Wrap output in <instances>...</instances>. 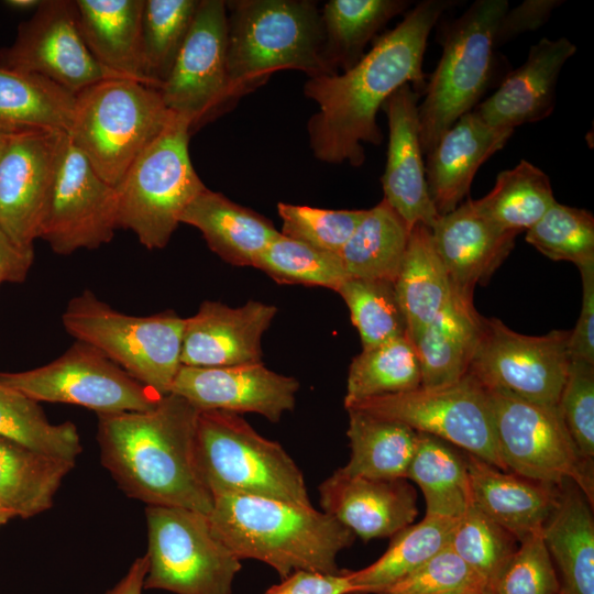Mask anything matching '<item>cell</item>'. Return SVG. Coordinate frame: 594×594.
I'll return each mask as SVG.
<instances>
[{"label": "cell", "instance_id": "6da1fadb", "mask_svg": "<svg viewBox=\"0 0 594 594\" xmlns=\"http://www.w3.org/2000/svg\"><path fill=\"white\" fill-rule=\"evenodd\" d=\"M450 6L451 1L446 0L419 2L352 68L308 78L304 94L317 103L318 112L308 120L307 132L317 160L359 167L365 160L363 143H382L377 112L406 84L424 94L427 82L422 62L428 36Z\"/></svg>", "mask_w": 594, "mask_h": 594}, {"label": "cell", "instance_id": "7a4b0ae2", "mask_svg": "<svg viewBox=\"0 0 594 594\" xmlns=\"http://www.w3.org/2000/svg\"><path fill=\"white\" fill-rule=\"evenodd\" d=\"M198 415L195 406L173 393L147 410L99 414L102 465L128 496L147 506L208 515L213 496L196 463Z\"/></svg>", "mask_w": 594, "mask_h": 594}, {"label": "cell", "instance_id": "3957f363", "mask_svg": "<svg viewBox=\"0 0 594 594\" xmlns=\"http://www.w3.org/2000/svg\"><path fill=\"white\" fill-rule=\"evenodd\" d=\"M208 519L240 560L264 562L280 579L296 571L338 573V553L354 541V534L324 512L261 496L216 495Z\"/></svg>", "mask_w": 594, "mask_h": 594}, {"label": "cell", "instance_id": "277c9868", "mask_svg": "<svg viewBox=\"0 0 594 594\" xmlns=\"http://www.w3.org/2000/svg\"><path fill=\"white\" fill-rule=\"evenodd\" d=\"M227 6V69L237 101L274 73L334 75L324 55L321 12L311 0H233Z\"/></svg>", "mask_w": 594, "mask_h": 594}, {"label": "cell", "instance_id": "5b68a950", "mask_svg": "<svg viewBox=\"0 0 594 594\" xmlns=\"http://www.w3.org/2000/svg\"><path fill=\"white\" fill-rule=\"evenodd\" d=\"M173 116L157 89L130 78H109L75 96L67 136L98 175L116 187Z\"/></svg>", "mask_w": 594, "mask_h": 594}, {"label": "cell", "instance_id": "8992f818", "mask_svg": "<svg viewBox=\"0 0 594 594\" xmlns=\"http://www.w3.org/2000/svg\"><path fill=\"white\" fill-rule=\"evenodd\" d=\"M195 454L212 496L251 495L312 506L298 465L278 442L261 436L239 414L199 411Z\"/></svg>", "mask_w": 594, "mask_h": 594}, {"label": "cell", "instance_id": "52a82bcc", "mask_svg": "<svg viewBox=\"0 0 594 594\" xmlns=\"http://www.w3.org/2000/svg\"><path fill=\"white\" fill-rule=\"evenodd\" d=\"M190 121L174 113L116 188L118 229L148 250L165 248L187 206L207 187L189 156Z\"/></svg>", "mask_w": 594, "mask_h": 594}, {"label": "cell", "instance_id": "ba28073f", "mask_svg": "<svg viewBox=\"0 0 594 594\" xmlns=\"http://www.w3.org/2000/svg\"><path fill=\"white\" fill-rule=\"evenodd\" d=\"M62 322L76 341L96 348L140 383L161 396L170 393L185 328L175 311L132 316L86 289L68 301Z\"/></svg>", "mask_w": 594, "mask_h": 594}, {"label": "cell", "instance_id": "9c48e42d", "mask_svg": "<svg viewBox=\"0 0 594 594\" xmlns=\"http://www.w3.org/2000/svg\"><path fill=\"white\" fill-rule=\"evenodd\" d=\"M508 7L506 0H477L449 25L442 55L418 105L424 154L479 105L490 87L496 69L495 32Z\"/></svg>", "mask_w": 594, "mask_h": 594}, {"label": "cell", "instance_id": "30bf717a", "mask_svg": "<svg viewBox=\"0 0 594 594\" xmlns=\"http://www.w3.org/2000/svg\"><path fill=\"white\" fill-rule=\"evenodd\" d=\"M147 572L144 590L175 594H231L241 560L213 531L208 515L146 506Z\"/></svg>", "mask_w": 594, "mask_h": 594}, {"label": "cell", "instance_id": "8fae6325", "mask_svg": "<svg viewBox=\"0 0 594 594\" xmlns=\"http://www.w3.org/2000/svg\"><path fill=\"white\" fill-rule=\"evenodd\" d=\"M486 391L506 471L553 486L572 481L593 504V463L581 457L558 405Z\"/></svg>", "mask_w": 594, "mask_h": 594}, {"label": "cell", "instance_id": "7c38bea8", "mask_svg": "<svg viewBox=\"0 0 594 594\" xmlns=\"http://www.w3.org/2000/svg\"><path fill=\"white\" fill-rule=\"evenodd\" d=\"M350 408L405 424L506 471L488 393L469 374L447 386L372 397Z\"/></svg>", "mask_w": 594, "mask_h": 594}, {"label": "cell", "instance_id": "4fadbf2b", "mask_svg": "<svg viewBox=\"0 0 594 594\" xmlns=\"http://www.w3.org/2000/svg\"><path fill=\"white\" fill-rule=\"evenodd\" d=\"M0 382L38 403L82 406L97 415L147 410L162 397L80 341L45 365L0 373Z\"/></svg>", "mask_w": 594, "mask_h": 594}, {"label": "cell", "instance_id": "5bb4252c", "mask_svg": "<svg viewBox=\"0 0 594 594\" xmlns=\"http://www.w3.org/2000/svg\"><path fill=\"white\" fill-rule=\"evenodd\" d=\"M570 331L552 330L540 337L524 336L497 318H484L482 334L468 373L486 389L558 405L570 355Z\"/></svg>", "mask_w": 594, "mask_h": 594}, {"label": "cell", "instance_id": "9a60e30c", "mask_svg": "<svg viewBox=\"0 0 594 594\" xmlns=\"http://www.w3.org/2000/svg\"><path fill=\"white\" fill-rule=\"evenodd\" d=\"M0 67L42 76L76 96L109 78H125L103 67L87 47L74 0H43L20 23L13 43L0 50Z\"/></svg>", "mask_w": 594, "mask_h": 594}, {"label": "cell", "instance_id": "2e32d148", "mask_svg": "<svg viewBox=\"0 0 594 594\" xmlns=\"http://www.w3.org/2000/svg\"><path fill=\"white\" fill-rule=\"evenodd\" d=\"M117 229L116 188L98 175L67 136L40 239L54 253L68 255L109 243Z\"/></svg>", "mask_w": 594, "mask_h": 594}, {"label": "cell", "instance_id": "e0dca14e", "mask_svg": "<svg viewBox=\"0 0 594 594\" xmlns=\"http://www.w3.org/2000/svg\"><path fill=\"white\" fill-rule=\"evenodd\" d=\"M227 6L200 0L188 35L166 81L158 89L168 110L191 129L233 105L227 69Z\"/></svg>", "mask_w": 594, "mask_h": 594}, {"label": "cell", "instance_id": "ac0fdd59", "mask_svg": "<svg viewBox=\"0 0 594 594\" xmlns=\"http://www.w3.org/2000/svg\"><path fill=\"white\" fill-rule=\"evenodd\" d=\"M67 133L13 132L0 158V228L19 245L40 239Z\"/></svg>", "mask_w": 594, "mask_h": 594}, {"label": "cell", "instance_id": "d6986e66", "mask_svg": "<svg viewBox=\"0 0 594 594\" xmlns=\"http://www.w3.org/2000/svg\"><path fill=\"white\" fill-rule=\"evenodd\" d=\"M299 383L268 370L263 362L222 367L182 365L172 386L199 411L255 413L272 422L293 410Z\"/></svg>", "mask_w": 594, "mask_h": 594}, {"label": "cell", "instance_id": "ffe728a7", "mask_svg": "<svg viewBox=\"0 0 594 594\" xmlns=\"http://www.w3.org/2000/svg\"><path fill=\"white\" fill-rule=\"evenodd\" d=\"M277 308L248 301L237 308L206 300L185 318L180 363L193 367H222L262 362V337Z\"/></svg>", "mask_w": 594, "mask_h": 594}, {"label": "cell", "instance_id": "44dd1931", "mask_svg": "<svg viewBox=\"0 0 594 594\" xmlns=\"http://www.w3.org/2000/svg\"><path fill=\"white\" fill-rule=\"evenodd\" d=\"M420 94L406 84L383 105L388 122V145L382 176L384 199L411 229H431L440 217L430 198L419 133Z\"/></svg>", "mask_w": 594, "mask_h": 594}, {"label": "cell", "instance_id": "7402d4cb", "mask_svg": "<svg viewBox=\"0 0 594 594\" xmlns=\"http://www.w3.org/2000/svg\"><path fill=\"white\" fill-rule=\"evenodd\" d=\"M405 480L351 476L338 469L319 486L322 512L364 541L393 537L418 514L416 492Z\"/></svg>", "mask_w": 594, "mask_h": 594}, {"label": "cell", "instance_id": "603a6c76", "mask_svg": "<svg viewBox=\"0 0 594 594\" xmlns=\"http://www.w3.org/2000/svg\"><path fill=\"white\" fill-rule=\"evenodd\" d=\"M576 52L566 37L541 38L527 59L508 73L498 88L473 110L488 125L513 130L541 121L554 110L556 88L561 69Z\"/></svg>", "mask_w": 594, "mask_h": 594}, {"label": "cell", "instance_id": "cb8c5ba5", "mask_svg": "<svg viewBox=\"0 0 594 594\" xmlns=\"http://www.w3.org/2000/svg\"><path fill=\"white\" fill-rule=\"evenodd\" d=\"M451 288L473 296L510 253L518 233L508 232L482 216L473 200L440 216L430 229Z\"/></svg>", "mask_w": 594, "mask_h": 594}, {"label": "cell", "instance_id": "d4e9b609", "mask_svg": "<svg viewBox=\"0 0 594 594\" xmlns=\"http://www.w3.org/2000/svg\"><path fill=\"white\" fill-rule=\"evenodd\" d=\"M513 132L488 125L472 110L440 136L425 164L428 191L439 216L454 210L469 195L480 166L504 147Z\"/></svg>", "mask_w": 594, "mask_h": 594}, {"label": "cell", "instance_id": "484cf974", "mask_svg": "<svg viewBox=\"0 0 594 594\" xmlns=\"http://www.w3.org/2000/svg\"><path fill=\"white\" fill-rule=\"evenodd\" d=\"M473 504L517 541L540 531L553 510L559 486L531 481L463 453Z\"/></svg>", "mask_w": 594, "mask_h": 594}, {"label": "cell", "instance_id": "4316f807", "mask_svg": "<svg viewBox=\"0 0 594 594\" xmlns=\"http://www.w3.org/2000/svg\"><path fill=\"white\" fill-rule=\"evenodd\" d=\"M483 322L473 296L452 289L443 309L414 341L420 363V387L447 386L466 375Z\"/></svg>", "mask_w": 594, "mask_h": 594}, {"label": "cell", "instance_id": "83f0119b", "mask_svg": "<svg viewBox=\"0 0 594 594\" xmlns=\"http://www.w3.org/2000/svg\"><path fill=\"white\" fill-rule=\"evenodd\" d=\"M180 223L198 229L213 253L237 266H254L279 234L264 216L208 188L187 206Z\"/></svg>", "mask_w": 594, "mask_h": 594}, {"label": "cell", "instance_id": "f1b7e54d", "mask_svg": "<svg viewBox=\"0 0 594 594\" xmlns=\"http://www.w3.org/2000/svg\"><path fill=\"white\" fill-rule=\"evenodd\" d=\"M592 503L572 481L559 486L553 510L541 535L561 573L562 594H594V521Z\"/></svg>", "mask_w": 594, "mask_h": 594}, {"label": "cell", "instance_id": "f546056e", "mask_svg": "<svg viewBox=\"0 0 594 594\" xmlns=\"http://www.w3.org/2000/svg\"><path fill=\"white\" fill-rule=\"evenodd\" d=\"M81 36L107 69L147 86L141 20L144 0H74Z\"/></svg>", "mask_w": 594, "mask_h": 594}, {"label": "cell", "instance_id": "4dcf8cb0", "mask_svg": "<svg viewBox=\"0 0 594 594\" xmlns=\"http://www.w3.org/2000/svg\"><path fill=\"white\" fill-rule=\"evenodd\" d=\"M394 288L405 317L407 336L414 343L443 309L452 293L428 227L419 223L411 228Z\"/></svg>", "mask_w": 594, "mask_h": 594}, {"label": "cell", "instance_id": "1f68e13d", "mask_svg": "<svg viewBox=\"0 0 594 594\" xmlns=\"http://www.w3.org/2000/svg\"><path fill=\"white\" fill-rule=\"evenodd\" d=\"M75 462L0 438V506L22 518L50 509Z\"/></svg>", "mask_w": 594, "mask_h": 594}, {"label": "cell", "instance_id": "d6a6232c", "mask_svg": "<svg viewBox=\"0 0 594 594\" xmlns=\"http://www.w3.org/2000/svg\"><path fill=\"white\" fill-rule=\"evenodd\" d=\"M346 410L351 454L340 470L351 476L406 479L416 450L417 432L399 421L353 408Z\"/></svg>", "mask_w": 594, "mask_h": 594}, {"label": "cell", "instance_id": "836d02e7", "mask_svg": "<svg viewBox=\"0 0 594 594\" xmlns=\"http://www.w3.org/2000/svg\"><path fill=\"white\" fill-rule=\"evenodd\" d=\"M75 96L31 73L0 67V129L68 133Z\"/></svg>", "mask_w": 594, "mask_h": 594}, {"label": "cell", "instance_id": "e575fe53", "mask_svg": "<svg viewBox=\"0 0 594 594\" xmlns=\"http://www.w3.org/2000/svg\"><path fill=\"white\" fill-rule=\"evenodd\" d=\"M407 0H330L321 11L324 58L334 74L352 68L386 23L404 12Z\"/></svg>", "mask_w": 594, "mask_h": 594}, {"label": "cell", "instance_id": "d590c367", "mask_svg": "<svg viewBox=\"0 0 594 594\" xmlns=\"http://www.w3.org/2000/svg\"><path fill=\"white\" fill-rule=\"evenodd\" d=\"M451 446L437 437L417 432L416 450L406 479L420 487L426 515L458 519L473 501L463 453Z\"/></svg>", "mask_w": 594, "mask_h": 594}, {"label": "cell", "instance_id": "8d00e7d4", "mask_svg": "<svg viewBox=\"0 0 594 594\" xmlns=\"http://www.w3.org/2000/svg\"><path fill=\"white\" fill-rule=\"evenodd\" d=\"M410 230L385 199L367 209L339 252L349 277L394 283Z\"/></svg>", "mask_w": 594, "mask_h": 594}, {"label": "cell", "instance_id": "74e56055", "mask_svg": "<svg viewBox=\"0 0 594 594\" xmlns=\"http://www.w3.org/2000/svg\"><path fill=\"white\" fill-rule=\"evenodd\" d=\"M457 519L429 516L392 537L384 554L372 564L350 571L356 594H380L449 546Z\"/></svg>", "mask_w": 594, "mask_h": 594}, {"label": "cell", "instance_id": "f35d334b", "mask_svg": "<svg viewBox=\"0 0 594 594\" xmlns=\"http://www.w3.org/2000/svg\"><path fill=\"white\" fill-rule=\"evenodd\" d=\"M554 202L548 175L525 160L512 169L499 172L493 189L473 200L487 220L515 233L535 226Z\"/></svg>", "mask_w": 594, "mask_h": 594}, {"label": "cell", "instance_id": "ab89813d", "mask_svg": "<svg viewBox=\"0 0 594 594\" xmlns=\"http://www.w3.org/2000/svg\"><path fill=\"white\" fill-rule=\"evenodd\" d=\"M421 373L415 344L404 336L363 349L350 366L345 409L367 398L419 388Z\"/></svg>", "mask_w": 594, "mask_h": 594}, {"label": "cell", "instance_id": "60d3db41", "mask_svg": "<svg viewBox=\"0 0 594 594\" xmlns=\"http://www.w3.org/2000/svg\"><path fill=\"white\" fill-rule=\"evenodd\" d=\"M0 438L34 451L76 461L82 451L77 427L52 424L40 403L0 382Z\"/></svg>", "mask_w": 594, "mask_h": 594}, {"label": "cell", "instance_id": "b9f144b4", "mask_svg": "<svg viewBox=\"0 0 594 594\" xmlns=\"http://www.w3.org/2000/svg\"><path fill=\"white\" fill-rule=\"evenodd\" d=\"M200 0H144L141 20L143 72L155 89L168 78Z\"/></svg>", "mask_w": 594, "mask_h": 594}, {"label": "cell", "instance_id": "7bdbcfd3", "mask_svg": "<svg viewBox=\"0 0 594 594\" xmlns=\"http://www.w3.org/2000/svg\"><path fill=\"white\" fill-rule=\"evenodd\" d=\"M279 284H301L333 290L350 278L339 253L316 249L279 234L256 258L254 266Z\"/></svg>", "mask_w": 594, "mask_h": 594}, {"label": "cell", "instance_id": "ee69618b", "mask_svg": "<svg viewBox=\"0 0 594 594\" xmlns=\"http://www.w3.org/2000/svg\"><path fill=\"white\" fill-rule=\"evenodd\" d=\"M337 293L350 310L363 349L407 336L405 317L393 282L350 277Z\"/></svg>", "mask_w": 594, "mask_h": 594}, {"label": "cell", "instance_id": "f6af8a7d", "mask_svg": "<svg viewBox=\"0 0 594 594\" xmlns=\"http://www.w3.org/2000/svg\"><path fill=\"white\" fill-rule=\"evenodd\" d=\"M515 541L507 530L472 504L455 520L449 547L491 588L517 549Z\"/></svg>", "mask_w": 594, "mask_h": 594}, {"label": "cell", "instance_id": "bcb514c9", "mask_svg": "<svg viewBox=\"0 0 594 594\" xmlns=\"http://www.w3.org/2000/svg\"><path fill=\"white\" fill-rule=\"evenodd\" d=\"M525 239L553 261L572 262L578 268L594 264V217L585 209L556 201Z\"/></svg>", "mask_w": 594, "mask_h": 594}, {"label": "cell", "instance_id": "7dc6e473", "mask_svg": "<svg viewBox=\"0 0 594 594\" xmlns=\"http://www.w3.org/2000/svg\"><path fill=\"white\" fill-rule=\"evenodd\" d=\"M367 209L331 210L279 202L280 233L316 249L339 253Z\"/></svg>", "mask_w": 594, "mask_h": 594}, {"label": "cell", "instance_id": "c3c4849f", "mask_svg": "<svg viewBox=\"0 0 594 594\" xmlns=\"http://www.w3.org/2000/svg\"><path fill=\"white\" fill-rule=\"evenodd\" d=\"M519 542V548L515 550L491 586V593L560 594V581L541 530L527 536Z\"/></svg>", "mask_w": 594, "mask_h": 594}, {"label": "cell", "instance_id": "681fc988", "mask_svg": "<svg viewBox=\"0 0 594 594\" xmlns=\"http://www.w3.org/2000/svg\"><path fill=\"white\" fill-rule=\"evenodd\" d=\"M479 590L490 588L448 546L380 594H461Z\"/></svg>", "mask_w": 594, "mask_h": 594}, {"label": "cell", "instance_id": "f907efd6", "mask_svg": "<svg viewBox=\"0 0 594 594\" xmlns=\"http://www.w3.org/2000/svg\"><path fill=\"white\" fill-rule=\"evenodd\" d=\"M558 408L581 457L594 458V364L571 360Z\"/></svg>", "mask_w": 594, "mask_h": 594}, {"label": "cell", "instance_id": "816d5d0a", "mask_svg": "<svg viewBox=\"0 0 594 594\" xmlns=\"http://www.w3.org/2000/svg\"><path fill=\"white\" fill-rule=\"evenodd\" d=\"M350 570L338 573L296 571L272 585L263 594H356Z\"/></svg>", "mask_w": 594, "mask_h": 594}, {"label": "cell", "instance_id": "f5cc1de1", "mask_svg": "<svg viewBox=\"0 0 594 594\" xmlns=\"http://www.w3.org/2000/svg\"><path fill=\"white\" fill-rule=\"evenodd\" d=\"M582 279V308L570 331L568 351L571 360L594 364V264L579 268Z\"/></svg>", "mask_w": 594, "mask_h": 594}, {"label": "cell", "instance_id": "db71d44e", "mask_svg": "<svg viewBox=\"0 0 594 594\" xmlns=\"http://www.w3.org/2000/svg\"><path fill=\"white\" fill-rule=\"evenodd\" d=\"M562 3V0H526L507 10L495 32L496 47L522 33L539 29L548 21L551 12Z\"/></svg>", "mask_w": 594, "mask_h": 594}, {"label": "cell", "instance_id": "11a10c76", "mask_svg": "<svg viewBox=\"0 0 594 594\" xmlns=\"http://www.w3.org/2000/svg\"><path fill=\"white\" fill-rule=\"evenodd\" d=\"M34 261V249L16 244L0 228V284L22 283Z\"/></svg>", "mask_w": 594, "mask_h": 594}, {"label": "cell", "instance_id": "9f6ffc18", "mask_svg": "<svg viewBox=\"0 0 594 594\" xmlns=\"http://www.w3.org/2000/svg\"><path fill=\"white\" fill-rule=\"evenodd\" d=\"M147 572V557L136 558L124 576L105 594H142Z\"/></svg>", "mask_w": 594, "mask_h": 594}, {"label": "cell", "instance_id": "6f0895ef", "mask_svg": "<svg viewBox=\"0 0 594 594\" xmlns=\"http://www.w3.org/2000/svg\"><path fill=\"white\" fill-rule=\"evenodd\" d=\"M43 0H7L3 3L18 11L36 10Z\"/></svg>", "mask_w": 594, "mask_h": 594}, {"label": "cell", "instance_id": "680465c9", "mask_svg": "<svg viewBox=\"0 0 594 594\" xmlns=\"http://www.w3.org/2000/svg\"><path fill=\"white\" fill-rule=\"evenodd\" d=\"M16 132V131H15ZM13 132L0 129V158Z\"/></svg>", "mask_w": 594, "mask_h": 594}, {"label": "cell", "instance_id": "91938a15", "mask_svg": "<svg viewBox=\"0 0 594 594\" xmlns=\"http://www.w3.org/2000/svg\"><path fill=\"white\" fill-rule=\"evenodd\" d=\"M14 516L13 513L0 506V527L6 525Z\"/></svg>", "mask_w": 594, "mask_h": 594}, {"label": "cell", "instance_id": "94428289", "mask_svg": "<svg viewBox=\"0 0 594 594\" xmlns=\"http://www.w3.org/2000/svg\"><path fill=\"white\" fill-rule=\"evenodd\" d=\"M461 594H492L490 590L471 591Z\"/></svg>", "mask_w": 594, "mask_h": 594}, {"label": "cell", "instance_id": "6125c7cd", "mask_svg": "<svg viewBox=\"0 0 594 594\" xmlns=\"http://www.w3.org/2000/svg\"><path fill=\"white\" fill-rule=\"evenodd\" d=\"M560 594H562V593L560 592Z\"/></svg>", "mask_w": 594, "mask_h": 594}]
</instances>
